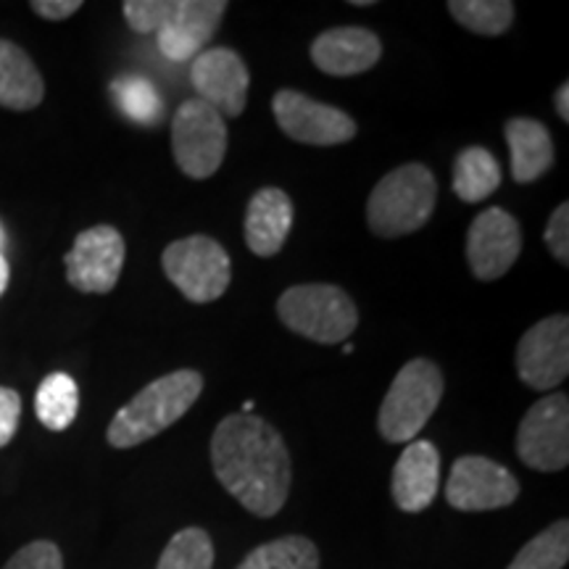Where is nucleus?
<instances>
[{
    "mask_svg": "<svg viewBox=\"0 0 569 569\" xmlns=\"http://www.w3.org/2000/svg\"><path fill=\"white\" fill-rule=\"evenodd\" d=\"M127 246L122 232L111 224H96L74 238V246L63 259L67 280L80 293L106 296L117 288L124 267Z\"/></svg>",
    "mask_w": 569,
    "mask_h": 569,
    "instance_id": "9",
    "label": "nucleus"
},
{
    "mask_svg": "<svg viewBox=\"0 0 569 569\" xmlns=\"http://www.w3.org/2000/svg\"><path fill=\"white\" fill-rule=\"evenodd\" d=\"M3 569H63V557L53 540H32L13 553Z\"/></svg>",
    "mask_w": 569,
    "mask_h": 569,
    "instance_id": "28",
    "label": "nucleus"
},
{
    "mask_svg": "<svg viewBox=\"0 0 569 569\" xmlns=\"http://www.w3.org/2000/svg\"><path fill=\"white\" fill-rule=\"evenodd\" d=\"M30 9L38 13L40 19L63 21L74 17V13L82 9V0H32Z\"/></svg>",
    "mask_w": 569,
    "mask_h": 569,
    "instance_id": "31",
    "label": "nucleus"
},
{
    "mask_svg": "<svg viewBox=\"0 0 569 569\" xmlns=\"http://www.w3.org/2000/svg\"><path fill=\"white\" fill-rule=\"evenodd\" d=\"M351 6H359V9H365V6H375V0H351Z\"/></svg>",
    "mask_w": 569,
    "mask_h": 569,
    "instance_id": "34",
    "label": "nucleus"
},
{
    "mask_svg": "<svg viewBox=\"0 0 569 569\" xmlns=\"http://www.w3.org/2000/svg\"><path fill=\"white\" fill-rule=\"evenodd\" d=\"M517 457L536 472H559L569 465V398H538L517 430Z\"/></svg>",
    "mask_w": 569,
    "mask_h": 569,
    "instance_id": "8",
    "label": "nucleus"
},
{
    "mask_svg": "<svg viewBox=\"0 0 569 569\" xmlns=\"http://www.w3.org/2000/svg\"><path fill=\"white\" fill-rule=\"evenodd\" d=\"M203 393V375L198 369H177L148 382L127 407L113 415L106 440L113 448H134L161 436L193 409Z\"/></svg>",
    "mask_w": 569,
    "mask_h": 569,
    "instance_id": "2",
    "label": "nucleus"
},
{
    "mask_svg": "<svg viewBox=\"0 0 569 569\" xmlns=\"http://www.w3.org/2000/svg\"><path fill=\"white\" fill-rule=\"evenodd\" d=\"M111 96L113 103L119 106V111L134 124H159L163 119V101L159 90L153 88V82H148L146 77L127 74L111 82Z\"/></svg>",
    "mask_w": 569,
    "mask_h": 569,
    "instance_id": "25",
    "label": "nucleus"
},
{
    "mask_svg": "<svg viewBox=\"0 0 569 569\" xmlns=\"http://www.w3.org/2000/svg\"><path fill=\"white\" fill-rule=\"evenodd\" d=\"M9 280H11V267L9 261H6V256L0 253V296H3L6 288H9Z\"/></svg>",
    "mask_w": 569,
    "mask_h": 569,
    "instance_id": "33",
    "label": "nucleus"
},
{
    "mask_svg": "<svg viewBox=\"0 0 569 569\" xmlns=\"http://www.w3.org/2000/svg\"><path fill=\"white\" fill-rule=\"evenodd\" d=\"M293 227V201L280 188L256 190L246 209V246L251 253L269 259L282 251Z\"/></svg>",
    "mask_w": 569,
    "mask_h": 569,
    "instance_id": "18",
    "label": "nucleus"
},
{
    "mask_svg": "<svg viewBox=\"0 0 569 569\" xmlns=\"http://www.w3.org/2000/svg\"><path fill=\"white\" fill-rule=\"evenodd\" d=\"M211 467L219 486L253 517H274L288 501L293 465L267 419L243 411L224 417L211 436Z\"/></svg>",
    "mask_w": 569,
    "mask_h": 569,
    "instance_id": "1",
    "label": "nucleus"
},
{
    "mask_svg": "<svg viewBox=\"0 0 569 569\" xmlns=\"http://www.w3.org/2000/svg\"><path fill=\"white\" fill-rule=\"evenodd\" d=\"M553 106H557L561 122H569V82H561L557 96H553Z\"/></svg>",
    "mask_w": 569,
    "mask_h": 569,
    "instance_id": "32",
    "label": "nucleus"
},
{
    "mask_svg": "<svg viewBox=\"0 0 569 569\" xmlns=\"http://www.w3.org/2000/svg\"><path fill=\"white\" fill-rule=\"evenodd\" d=\"M77 411H80V388L74 377L67 372L48 375L34 396V415L40 425L51 432H63L74 425Z\"/></svg>",
    "mask_w": 569,
    "mask_h": 569,
    "instance_id": "22",
    "label": "nucleus"
},
{
    "mask_svg": "<svg viewBox=\"0 0 569 569\" xmlns=\"http://www.w3.org/2000/svg\"><path fill=\"white\" fill-rule=\"evenodd\" d=\"M172 153L180 172L190 180H209L227 153V124L209 103L188 98L172 117Z\"/></svg>",
    "mask_w": 569,
    "mask_h": 569,
    "instance_id": "7",
    "label": "nucleus"
},
{
    "mask_svg": "<svg viewBox=\"0 0 569 569\" xmlns=\"http://www.w3.org/2000/svg\"><path fill=\"white\" fill-rule=\"evenodd\" d=\"M277 317L290 332L319 346H338L359 327L353 298L338 284H293L277 298Z\"/></svg>",
    "mask_w": 569,
    "mask_h": 569,
    "instance_id": "4",
    "label": "nucleus"
},
{
    "mask_svg": "<svg viewBox=\"0 0 569 569\" xmlns=\"http://www.w3.org/2000/svg\"><path fill=\"white\" fill-rule=\"evenodd\" d=\"M448 13L461 27L482 38H501L515 21V3L511 0H451Z\"/></svg>",
    "mask_w": 569,
    "mask_h": 569,
    "instance_id": "24",
    "label": "nucleus"
},
{
    "mask_svg": "<svg viewBox=\"0 0 569 569\" xmlns=\"http://www.w3.org/2000/svg\"><path fill=\"white\" fill-rule=\"evenodd\" d=\"M446 380L438 365L430 359H411L398 369L382 398L377 430L388 443H411L417 440L443 398Z\"/></svg>",
    "mask_w": 569,
    "mask_h": 569,
    "instance_id": "5",
    "label": "nucleus"
},
{
    "mask_svg": "<svg viewBox=\"0 0 569 569\" xmlns=\"http://www.w3.org/2000/svg\"><path fill=\"white\" fill-rule=\"evenodd\" d=\"M190 80L198 92V101L209 103L222 117H240L248 103V74L246 61L232 48H206L193 59Z\"/></svg>",
    "mask_w": 569,
    "mask_h": 569,
    "instance_id": "15",
    "label": "nucleus"
},
{
    "mask_svg": "<svg viewBox=\"0 0 569 569\" xmlns=\"http://www.w3.org/2000/svg\"><path fill=\"white\" fill-rule=\"evenodd\" d=\"M522 253V230L507 209H486L467 230V264L482 282H493L517 264Z\"/></svg>",
    "mask_w": 569,
    "mask_h": 569,
    "instance_id": "14",
    "label": "nucleus"
},
{
    "mask_svg": "<svg viewBox=\"0 0 569 569\" xmlns=\"http://www.w3.org/2000/svg\"><path fill=\"white\" fill-rule=\"evenodd\" d=\"M46 98V82L30 53L0 38V106L9 111H32Z\"/></svg>",
    "mask_w": 569,
    "mask_h": 569,
    "instance_id": "20",
    "label": "nucleus"
},
{
    "mask_svg": "<svg viewBox=\"0 0 569 569\" xmlns=\"http://www.w3.org/2000/svg\"><path fill=\"white\" fill-rule=\"evenodd\" d=\"M382 59V40L367 27H332L311 42V61L330 77H356Z\"/></svg>",
    "mask_w": 569,
    "mask_h": 569,
    "instance_id": "16",
    "label": "nucleus"
},
{
    "mask_svg": "<svg viewBox=\"0 0 569 569\" xmlns=\"http://www.w3.org/2000/svg\"><path fill=\"white\" fill-rule=\"evenodd\" d=\"M503 134H507L511 156V177L517 182H536L553 167L557 151H553L549 127L543 122L528 117H515L503 124Z\"/></svg>",
    "mask_w": 569,
    "mask_h": 569,
    "instance_id": "19",
    "label": "nucleus"
},
{
    "mask_svg": "<svg viewBox=\"0 0 569 569\" xmlns=\"http://www.w3.org/2000/svg\"><path fill=\"white\" fill-rule=\"evenodd\" d=\"M272 113L277 127L303 146H343L356 138V122L346 111L319 103L298 90H277Z\"/></svg>",
    "mask_w": 569,
    "mask_h": 569,
    "instance_id": "10",
    "label": "nucleus"
},
{
    "mask_svg": "<svg viewBox=\"0 0 569 569\" xmlns=\"http://www.w3.org/2000/svg\"><path fill=\"white\" fill-rule=\"evenodd\" d=\"M21 419V396L13 388L0 386V448H6L17 436Z\"/></svg>",
    "mask_w": 569,
    "mask_h": 569,
    "instance_id": "30",
    "label": "nucleus"
},
{
    "mask_svg": "<svg viewBox=\"0 0 569 569\" xmlns=\"http://www.w3.org/2000/svg\"><path fill=\"white\" fill-rule=\"evenodd\" d=\"M451 188L459 201L480 203L501 188V167L496 156L482 146H469L459 151L451 169Z\"/></svg>",
    "mask_w": 569,
    "mask_h": 569,
    "instance_id": "21",
    "label": "nucleus"
},
{
    "mask_svg": "<svg viewBox=\"0 0 569 569\" xmlns=\"http://www.w3.org/2000/svg\"><path fill=\"white\" fill-rule=\"evenodd\" d=\"M546 246L561 264H569V203H559L546 224Z\"/></svg>",
    "mask_w": 569,
    "mask_h": 569,
    "instance_id": "29",
    "label": "nucleus"
},
{
    "mask_svg": "<svg viewBox=\"0 0 569 569\" xmlns=\"http://www.w3.org/2000/svg\"><path fill=\"white\" fill-rule=\"evenodd\" d=\"M569 559V522L559 519L530 538L507 569H565Z\"/></svg>",
    "mask_w": 569,
    "mask_h": 569,
    "instance_id": "26",
    "label": "nucleus"
},
{
    "mask_svg": "<svg viewBox=\"0 0 569 569\" xmlns=\"http://www.w3.org/2000/svg\"><path fill=\"white\" fill-rule=\"evenodd\" d=\"M253 409H256V403H253V401H246V403H243V415H251Z\"/></svg>",
    "mask_w": 569,
    "mask_h": 569,
    "instance_id": "35",
    "label": "nucleus"
},
{
    "mask_svg": "<svg viewBox=\"0 0 569 569\" xmlns=\"http://www.w3.org/2000/svg\"><path fill=\"white\" fill-rule=\"evenodd\" d=\"M161 267L190 303L219 301L232 280L230 253L209 234H190L169 243L161 253Z\"/></svg>",
    "mask_w": 569,
    "mask_h": 569,
    "instance_id": "6",
    "label": "nucleus"
},
{
    "mask_svg": "<svg viewBox=\"0 0 569 569\" xmlns=\"http://www.w3.org/2000/svg\"><path fill=\"white\" fill-rule=\"evenodd\" d=\"M227 13L224 0H167L156 30L159 51L169 61H190L206 51Z\"/></svg>",
    "mask_w": 569,
    "mask_h": 569,
    "instance_id": "13",
    "label": "nucleus"
},
{
    "mask_svg": "<svg viewBox=\"0 0 569 569\" xmlns=\"http://www.w3.org/2000/svg\"><path fill=\"white\" fill-rule=\"evenodd\" d=\"M440 486V453L430 440H411L390 475V496L409 515L425 511L436 501Z\"/></svg>",
    "mask_w": 569,
    "mask_h": 569,
    "instance_id": "17",
    "label": "nucleus"
},
{
    "mask_svg": "<svg viewBox=\"0 0 569 569\" xmlns=\"http://www.w3.org/2000/svg\"><path fill=\"white\" fill-rule=\"evenodd\" d=\"M213 540L201 528H184L169 538L156 569H213Z\"/></svg>",
    "mask_w": 569,
    "mask_h": 569,
    "instance_id": "27",
    "label": "nucleus"
},
{
    "mask_svg": "<svg viewBox=\"0 0 569 569\" xmlns=\"http://www.w3.org/2000/svg\"><path fill=\"white\" fill-rule=\"evenodd\" d=\"M0 246H3V230H0Z\"/></svg>",
    "mask_w": 569,
    "mask_h": 569,
    "instance_id": "36",
    "label": "nucleus"
},
{
    "mask_svg": "<svg viewBox=\"0 0 569 569\" xmlns=\"http://www.w3.org/2000/svg\"><path fill=\"white\" fill-rule=\"evenodd\" d=\"M519 480L507 467L488 457H459L446 482V501L459 511H496L511 507Z\"/></svg>",
    "mask_w": 569,
    "mask_h": 569,
    "instance_id": "11",
    "label": "nucleus"
},
{
    "mask_svg": "<svg viewBox=\"0 0 569 569\" xmlns=\"http://www.w3.org/2000/svg\"><path fill=\"white\" fill-rule=\"evenodd\" d=\"M438 201V180L425 163L411 161L388 172L367 201V224L377 238H403L430 222Z\"/></svg>",
    "mask_w": 569,
    "mask_h": 569,
    "instance_id": "3",
    "label": "nucleus"
},
{
    "mask_svg": "<svg viewBox=\"0 0 569 569\" xmlns=\"http://www.w3.org/2000/svg\"><path fill=\"white\" fill-rule=\"evenodd\" d=\"M517 375L532 390H553L569 375V319L565 315L540 319L519 338L515 353Z\"/></svg>",
    "mask_w": 569,
    "mask_h": 569,
    "instance_id": "12",
    "label": "nucleus"
},
{
    "mask_svg": "<svg viewBox=\"0 0 569 569\" xmlns=\"http://www.w3.org/2000/svg\"><path fill=\"white\" fill-rule=\"evenodd\" d=\"M238 569H319V549L303 536L274 538L256 546Z\"/></svg>",
    "mask_w": 569,
    "mask_h": 569,
    "instance_id": "23",
    "label": "nucleus"
}]
</instances>
